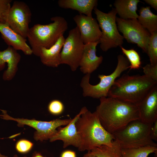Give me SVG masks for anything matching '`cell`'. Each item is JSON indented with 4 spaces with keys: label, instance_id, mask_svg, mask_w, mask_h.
Masks as SVG:
<instances>
[{
    "label": "cell",
    "instance_id": "cell-29",
    "mask_svg": "<svg viewBox=\"0 0 157 157\" xmlns=\"http://www.w3.org/2000/svg\"><path fill=\"white\" fill-rule=\"evenodd\" d=\"M143 69L144 75L157 81V65L147 64L143 67Z\"/></svg>",
    "mask_w": 157,
    "mask_h": 157
},
{
    "label": "cell",
    "instance_id": "cell-4",
    "mask_svg": "<svg viewBox=\"0 0 157 157\" xmlns=\"http://www.w3.org/2000/svg\"><path fill=\"white\" fill-rule=\"evenodd\" d=\"M53 22L46 24H36L30 28L27 38L32 53L39 57L42 48H50L68 29V23L63 17H52Z\"/></svg>",
    "mask_w": 157,
    "mask_h": 157
},
{
    "label": "cell",
    "instance_id": "cell-10",
    "mask_svg": "<svg viewBox=\"0 0 157 157\" xmlns=\"http://www.w3.org/2000/svg\"><path fill=\"white\" fill-rule=\"evenodd\" d=\"M119 31L127 42L136 44L147 53L150 33L139 23L137 19H123L116 17Z\"/></svg>",
    "mask_w": 157,
    "mask_h": 157
},
{
    "label": "cell",
    "instance_id": "cell-3",
    "mask_svg": "<svg viewBox=\"0 0 157 157\" xmlns=\"http://www.w3.org/2000/svg\"><path fill=\"white\" fill-rule=\"evenodd\" d=\"M157 85V81L144 74H124L115 80L107 97L137 105Z\"/></svg>",
    "mask_w": 157,
    "mask_h": 157
},
{
    "label": "cell",
    "instance_id": "cell-12",
    "mask_svg": "<svg viewBox=\"0 0 157 157\" xmlns=\"http://www.w3.org/2000/svg\"><path fill=\"white\" fill-rule=\"evenodd\" d=\"M84 44L99 41L101 31L97 20L92 17L79 14L73 17Z\"/></svg>",
    "mask_w": 157,
    "mask_h": 157
},
{
    "label": "cell",
    "instance_id": "cell-14",
    "mask_svg": "<svg viewBox=\"0 0 157 157\" xmlns=\"http://www.w3.org/2000/svg\"><path fill=\"white\" fill-rule=\"evenodd\" d=\"M140 120L153 124L157 120V85L137 105Z\"/></svg>",
    "mask_w": 157,
    "mask_h": 157
},
{
    "label": "cell",
    "instance_id": "cell-31",
    "mask_svg": "<svg viewBox=\"0 0 157 157\" xmlns=\"http://www.w3.org/2000/svg\"><path fill=\"white\" fill-rule=\"evenodd\" d=\"M60 157H76V155L74 151L67 150L62 152Z\"/></svg>",
    "mask_w": 157,
    "mask_h": 157
},
{
    "label": "cell",
    "instance_id": "cell-19",
    "mask_svg": "<svg viewBox=\"0 0 157 157\" xmlns=\"http://www.w3.org/2000/svg\"><path fill=\"white\" fill-rule=\"evenodd\" d=\"M97 2V0H59L58 3L61 8L76 10L79 14L92 17V11Z\"/></svg>",
    "mask_w": 157,
    "mask_h": 157
},
{
    "label": "cell",
    "instance_id": "cell-36",
    "mask_svg": "<svg viewBox=\"0 0 157 157\" xmlns=\"http://www.w3.org/2000/svg\"><path fill=\"white\" fill-rule=\"evenodd\" d=\"M13 157H18V156L17 155H15Z\"/></svg>",
    "mask_w": 157,
    "mask_h": 157
},
{
    "label": "cell",
    "instance_id": "cell-7",
    "mask_svg": "<svg viewBox=\"0 0 157 157\" xmlns=\"http://www.w3.org/2000/svg\"><path fill=\"white\" fill-rule=\"evenodd\" d=\"M97 19L101 29V35L99 41L102 51L122 47L124 38L119 33L116 22L117 14L115 8L108 13H104L96 7L94 9Z\"/></svg>",
    "mask_w": 157,
    "mask_h": 157
},
{
    "label": "cell",
    "instance_id": "cell-8",
    "mask_svg": "<svg viewBox=\"0 0 157 157\" xmlns=\"http://www.w3.org/2000/svg\"><path fill=\"white\" fill-rule=\"evenodd\" d=\"M1 110L2 114L0 115V117L1 119L15 121L17 122V125L19 126L27 125L35 129L36 131L34 133V138L36 140L41 141L49 140L57 132L58 127L66 126L72 119H57L50 121H43L33 119L14 118L8 115L6 110Z\"/></svg>",
    "mask_w": 157,
    "mask_h": 157
},
{
    "label": "cell",
    "instance_id": "cell-17",
    "mask_svg": "<svg viewBox=\"0 0 157 157\" xmlns=\"http://www.w3.org/2000/svg\"><path fill=\"white\" fill-rule=\"evenodd\" d=\"M0 33L6 43L17 50H21L26 55L32 54L26 39L16 32L6 24L0 23Z\"/></svg>",
    "mask_w": 157,
    "mask_h": 157
},
{
    "label": "cell",
    "instance_id": "cell-9",
    "mask_svg": "<svg viewBox=\"0 0 157 157\" xmlns=\"http://www.w3.org/2000/svg\"><path fill=\"white\" fill-rule=\"evenodd\" d=\"M84 44L77 27L70 30L61 52V64L68 65L72 71H76L79 66Z\"/></svg>",
    "mask_w": 157,
    "mask_h": 157
},
{
    "label": "cell",
    "instance_id": "cell-23",
    "mask_svg": "<svg viewBox=\"0 0 157 157\" xmlns=\"http://www.w3.org/2000/svg\"><path fill=\"white\" fill-rule=\"evenodd\" d=\"M157 146H146L137 148H121L122 157H147L151 154L156 153Z\"/></svg>",
    "mask_w": 157,
    "mask_h": 157
},
{
    "label": "cell",
    "instance_id": "cell-30",
    "mask_svg": "<svg viewBox=\"0 0 157 157\" xmlns=\"http://www.w3.org/2000/svg\"><path fill=\"white\" fill-rule=\"evenodd\" d=\"M150 135L153 141H157V120L152 124L150 131Z\"/></svg>",
    "mask_w": 157,
    "mask_h": 157
},
{
    "label": "cell",
    "instance_id": "cell-5",
    "mask_svg": "<svg viewBox=\"0 0 157 157\" xmlns=\"http://www.w3.org/2000/svg\"><path fill=\"white\" fill-rule=\"evenodd\" d=\"M152 124L136 120L112 134L121 148L157 146V143L151 139L150 135Z\"/></svg>",
    "mask_w": 157,
    "mask_h": 157
},
{
    "label": "cell",
    "instance_id": "cell-26",
    "mask_svg": "<svg viewBox=\"0 0 157 157\" xmlns=\"http://www.w3.org/2000/svg\"><path fill=\"white\" fill-rule=\"evenodd\" d=\"M11 0H0V23L6 24Z\"/></svg>",
    "mask_w": 157,
    "mask_h": 157
},
{
    "label": "cell",
    "instance_id": "cell-35",
    "mask_svg": "<svg viewBox=\"0 0 157 157\" xmlns=\"http://www.w3.org/2000/svg\"><path fill=\"white\" fill-rule=\"evenodd\" d=\"M0 157H8V156L2 154L0 151Z\"/></svg>",
    "mask_w": 157,
    "mask_h": 157
},
{
    "label": "cell",
    "instance_id": "cell-33",
    "mask_svg": "<svg viewBox=\"0 0 157 157\" xmlns=\"http://www.w3.org/2000/svg\"><path fill=\"white\" fill-rule=\"evenodd\" d=\"M82 157H97L92 154L90 151H88L84 154Z\"/></svg>",
    "mask_w": 157,
    "mask_h": 157
},
{
    "label": "cell",
    "instance_id": "cell-34",
    "mask_svg": "<svg viewBox=\"0 0 157 157\" xmlns=\"http://www.w3.org/2000/svg\"><path fill=\"white\" fill-rule=\"evenodd\" d=\"M32 157H45L39 152H35L33 153Z\"/></svg>",
    "mask_w": 157,
    "mask_h": 157
},
{
    "label": "cell",
    "instance_id": "cell-2",
    "mask_svg": "<svg viewBox=\"0 0 157 157\" xmlns=\"http://www.w3.org/2000/svg\"><path fill=\"white\" fill-rule=\"evenodd\" d=\"M75 125L80 140L79 151H90L101 145H112L114 137L102 126L96 111L92 113L87 110L78 118Z\"/></svg>",
    "mask_w": 157,
    "mask_h": 157
},
{
    "label": "cell",
    "instance_id": "cell-32",
    "mask_svg": "<svg viewBox=\"0 0 157 157\" xmlns=\"http://www.w3.org/2000/svg\"><path fill=\"white\" fill-rule=\"evenodd\" d=\"M144 1L156 10H157V0H144Z\"/></svg>",
    "mask_w": 157,
    "mask_h": 157
},
{
    "label": "cell",
    "instance_id": "cell-13",
    "mask_svg": "<svg viewBox=\"0 0 157 157\" xmlns=\"http://www.w3.org/2000/svg\"><path fill=\"white\" fill-rule=\"evenodd\" d=\"M88 110L85 106L82 107L69 124L64 127L60 126L57 128V132L49 139V141L53 142L61 140L63 142V147L64 148L72 145L78 149L80 146V140L75 123L81 115Z\"/></svg>",
    "mask_w": 157,
    "mask_h": 157
},
{
    "label": "cell",
    "instance_id": "cell-1",
    "mask_svg": "<svg viewBox=\"0 0 157 157\" xmlns=\"http://www.w3.org/2000/svg\"><path fill=\"white\" fill-rule=\"evenodd\" d=\"M99 99L96 111L102 126L109 133L112 134L131 122L140 119L136 105L110 97Z\"/></svg>",
    "mask_w": 157,
    "mask_h": 157
},
{
    "label": "cell",
    "instance_id": "cell-24",
    "mask_svg": "<svg viewBox=\"0 0 157 157\" xmlns=\"http://www.w3.org/2000/svg\"><path fill=\"white\" fill-rule=\"evenodd\" d=\"M147 53L149 57L150 64L153 65H157V31L151 34Z\"/></svg>",
    "mask_w": 157,
    "mask_h": 157
},
{
    "label": "cell",
    "instance_id": "cell-25",
    "mask_svg": "<svg viewBox=\"0 0 157 157\" xmlns=\"http://www.w3.org/2000/svg\"><path fill=\"white\" fill-rule=\"evenodd\" d=\"M122 51L125 55L130 62V70L138 69L141 67V62L138 53L133 49H126L122 46L120 47Z\"/></svg>",
    "mask_w": 157,
    "mask_h": 157
},
{
    "label": "cell",
    "instance_id": "cell-21",
    "mask_svg": "<svg viewBox=\"0 0 157 157\" xmlns=\"http://www.w3.org/2000/svg\"><path fill=\"white\" fill-rule=\"evenodd\" d=\"M150 6L142 7L139 10L137 19L140 24L150 33L157 31V15L151 10Z\"/></svg>",
    "mask_w": 157,
    "mask_h": 157
},
{
    "label": "cell",
    "instance_id": "cell-27",
    "mask_svg": "<svg viewBox=\"0 0 157 157\" xmlns=\"http://www.w3.org/2000/svg\"><path fill=\"white\" fill-rule=\"evenodd\" d=\"M49 112L51 114L57 115L61 114L64 111V106L60 101L54 99L51 101L48 107Z\"/></svg>",
    "mask_w": 157,
    "mask_h": 157
},
{
    "label": "cell",
    "instance_id": "cell-37",
    "mask_svg": "<svg viewBox=\"0 0 157 157\" xmlns=\"http://www.w3.org/2000/svg\"><path fill=\"white\" fill-rule=\"evenodd\" d=\"M24 157H26V156H24Z\"/></svg>",
    "mask_w": 157,
    "mask_h": 157
},
{
    "label": "cell",
    "instance_id": "cell-18",
    "mask_svg": "<svg viewBox=\"0 0 157 157\" xmlns=\"http://www.w3.org/2000/svg\"><path fill=\"white\" fill-rule=\"evenodd\" d=\"M65 39L62 35L50 48L41 49L39 57L44 65L49 67H57L61 64L60 53Z\"/></svg>",
    "mask_w": 157,
    "mask_h": 157
},
{
    "label": "cell",
    "instance_id": "cell-11",
    "mask_svg": "<svg viewBox=\"0 0 157 157\" xmlns=\"http://www.w3.org/2000/svg\"><path fill=\"white\" fill-rule=\"evenodd\" d=\"M31 16L30 9L26 3L15 1L10 8L6 24L26 39L30 29Z\"/></svg>",
    "mask_w": 157,
    "mask_h": 157
},
{
    "label": "cell",
    "instance_id": "cell-15",
    "mask_svg": "<svg viewBox=\"0 0 157 157\" xmlns=\"http://www.w3.org/2000/svg\"><path fill=\"white\" fill-rule=\"evenodd\" d=\"M21 58L20 54L12 47H8L3 51H0V71L7 64L8 68L3 72L2 78L5 81L12 80L18 70V65Z\"/></svg>",
    "mask_w": 157,
    "mask_h": 157
},
{
    "label": "cell",
    "instance_id": "cell-16",
    "mask_svg": "<svg viewBox=\"0 0 157 157\" xmlns=\"http://www.w3.org/2000/svg\"><path fill=\"white\" fill-rule=\"evenodd\" d=\"M99 41L84 44L79 67L81 71L85 74H91L96 70L101 63L103 57L97 56L96 47Z\"/></svg>",
    "mask_w": 157,
    "mask_h": 157
},
{
    "label": "cell",
    "instance_id": "cell-6",
    "mask_svg": "<svg viewBox=\"0 0 157 157\" xmlns=\"http://www.w3.org/2000/svg\"><path fill=\"white\" fill-rule=\"evenodd\" d=\"M117 60L116 68L112 73L107 75H98V78L100 81L97 85H93L90 83V74H85L82 78L80 83V86L83 90V95L84 97L100 99L108 96V92L116 78L129 68V63L123 55H118Z\"/></svg>",
    "mask_w": 157,
    "mask_h": 157
},
{
    "label": "cell",
    "instance_id": "cell-20",
    "mask_svg": "<svg viewBox=\"0 0 157 157\" xmlns=\"http://www.w3.org/2000/svg\"><path fill=\"white\" fill-rule=\"evenodd\" d=\"M139 0H116L114 6L120 18L125 19H137V6Z\"/></svg>",
    "mask_w": 157,
    "mask_h": 157
},
{
    "label": "cell",
    "instance_id": "cell-22",
    "mask_svg": "<svg viewBox=\"0 0 157 157\" xmlns=\"http://www.w3.org/2000/svg\"><path fill=\"white\" fill-rule=\"evenodd\" d=\"M121 150L119 145L114 140L111 146L103 145L90 151L97 157H122Z\"/></svg>",
    "mask_w": 157,
    "mask_h": 157
},
{
    "label": "cell",
    "instance_id": "cell-28",
    "mask_svg": "<svg viewBox=\"0 0 157 157\" xmlns=\"http://www.w3.org/2000/svg\"><path fill=\"white\" fill-rule=\"evenodd\" d=\"M33 144L25 139H21L17 142L15 145L17 151L22 154H25L29 151L32 149Z\"/></svg>",
    "mask_w": 157,
    "mask_h": 157
}]
</instances>
